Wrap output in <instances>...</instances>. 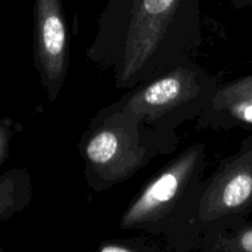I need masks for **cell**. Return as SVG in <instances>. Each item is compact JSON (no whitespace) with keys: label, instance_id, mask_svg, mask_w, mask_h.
Listing matches in <instances>:
<instances>
[{"label":"cell","instance_id":"obj_1","mask_svg":"<svg viewBox=\"0 0 252 252\" xmlns=\"http://www.w3.org/2000/svg\"><path fill=\"white\" fill-rule=\"evenodd\" d=\"M201 30L199 0H108L85 56L128 91L191 58Z\"/></svg>","mask_w":252,"mask_h":252},{"label":"cell","instance_id":"obj_2","mask_svg":"<svg viewBox=\"0 0 252 252\" xmlns=\"http://www.w3.org/2000/svg\"><path fill=\"white\" fill-rule=\"evenodd\" d=\"M252 214V130L187 199L165 233L167 250H201Z\"/></svg>","mask_w":252,"mask_h":252},{"label":"cell","instance_id":"obj_3","mask_svg":"<svg viewBox=\"0 0 252 252\" xmlns=\"http://www.w3.org/2000/svg\"><path fill=\"white\" fill-rule=\"evenodd\" d=\"M179 140L145 127L126 111L103 107L91 120L78 143L88 186L97 193L123 184L153 159L170 154Z\"/></svg>","mask_w":252,"mask_h":252},{"label":"cell","instance_id":"obj_4","mask_svg":"<svg viewBox=\"0 0 252 252\" xmlns=\"http://www.w3.org/2000/svg\"><path fill=\"white\" fill-rule=\"evenodd\" d=\"M219 85L216 76L189 58L130 89L106 108L132 113L145 127L179 140L177 128L201 117Z\"/></svg>","mask_w":252,"mask_h":252},{"label":"cell","instance_id":"obj_5","mask_svg":"<svg viewBox=\"0 0 252 252\" xmlns=\"http://www.w3.org/2000/svg\"><path fill=\"white\" fill-rule=\"evenodd\" d=\"M206 145L193 143L158 170L129 202L120 219L122 230L165 235L203 180Z\"/></svg>","mask_w":252,"mask_h":252},{"label":"cell","instance_id":"obj_6","mask_svg":"<svg viewBox=\"0 0 252 252\" xmlns=\"http://www.w3.org/2000/svg\"><path fill=\"white\" fill-rule=\"evenodd\" d=\"M34 16L37 68L48 100L54 103L64 88L70 62L63 0H37Z\"/></svg>","mask_w":252,"mask_h":252},{"label":"cell","instance_id":"obj_7","mask_svg":"<svg viewBox=\"0 0 252 252\" xmlns=\"http://www.w3.org/2000/svg\"><path fill=\"white\" fill-rule=\"evenodd\" d=\"M199 128L252 130V96L239 98L218 110L204 111L197 120Z\"/></svg>","mask_w":252,"mask_h":252},{"label":"cell","instance_id":"obj_8","mask_svg":"<svg viewBox=\"0 0 252 252\" xmlns=\"http://www.w3.org/2000/svg\"><path fill=\"white\" fill-rule=\"evenodd\" d=\"M206 252H252V220L220 234L202 248Z\"/></svg>","mask_w":252,"mask_h":252},{"label":"cell","instance_id":"obj_9","mask_svg":"<svg viewBox=\"0 0 252 252\" xmlns=\"http://www.w3.org/2000/svg\"><path fill=\"white\" fill-rule=\"evenodd\" d=\"M249 96H252V74L219 85L218 91L204 111L218 110L233 101Z\"/></svg>","mask_w":252,"mask_h":252},{"label":"cell","instance_id":"obj_10","mask_svg":"<svg viewBox=\"0 0 252 252\" xmlns=\"http://www.w3.org/2000/svg\"><path fill=\"white\" fill-rule=\"evenodd\" d=\"M98 252H152L158 249L149 246L142 239H108L96 249Z\"/></svg>","mask_w":252,"mask_h":252},{"label":"cell","instance_id":"obj_11","mask_svg":"<svg viewBox=\"0 0 252 252\" xmlns=\"http://www.w3.org/2000/svg\"><path fill=\"white\" fill-rule=\"evenodd\" d=\"M229 2L235 9H244V7L251 6L252 5V0H229Z\"/></svg>","mask_w":252,"mask_h":252}]
</instances>
